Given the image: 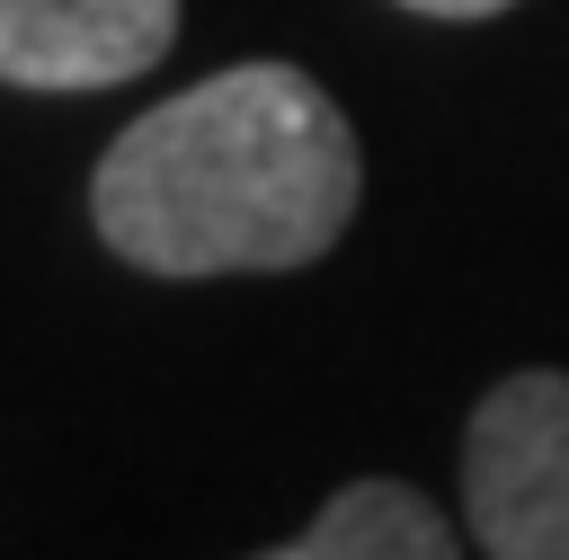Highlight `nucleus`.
Wrapping results in <instances>:
<instances>
[{"instance_id":"7ed1b4c3","label":"nucleus","mask_w":569,"mask_h":560,"mask_svg":"<svg viewBox=\"0 0 569 560\" xmlns=\"http://www.w3.org/2000/svg\"><path fill=\"white\" fill-rule=\"evenodd\" d=\"M178 36V0H0L9 89H116Z\"/></svg>"},{"instance_id":"39448f33","label":"nucleus","mask_w":569,"mask_h":560,"mask_svg":"<svg viewBox=\"0 0 569 560\" xmlns=\"http://www.w3.org/2000/svg\"><path fill=\"white\" fill-rule=\"evenodd\" d=\"M400 9H418V18H498L516 0H400Z\"/></svg>"},{"instance_id":"f03ea898","label":"nucleus","mask_w":569,"mask_h":560,"mask_svg":"<svg viewBox=\"0 0 569 560\" xmlns=\"http://www.w3.org/2000/svg\"><path fill=\"white\" fill-rule=\"evenodd\" d=\"M462 507L489 560H569V373H507L471 409Z\"/></svg>"},{"instance_id":"20e7f679","label":"nucleus","mask_w":569,"mask_h":560,"mask_svg":"<svg viewBox=\"0 0 569 560\" xmlns=\"http://www.w3.org/2000/svg\"><path fill=\"white\" fill-rule=\"evenodd\" d=\"M258 560H462L453 524L409 489V480H347L284 551Z\"/></svg>"},{"instance_id":"f257e3e1","label":"nucleus","mask_w":569,"mask_h":560,"mask_svg":"<svg viewBox=\"0 0 569 560\" xmlns=\"http://www.w3.org/2000/svg\"><path fill=\"white\" fill-rule=\"evenodd\" d=\"M356 187L338 98L293 62H231L107 142L89 222L142 276H276L338 249Z\"/></svg>"}]
</instances>
